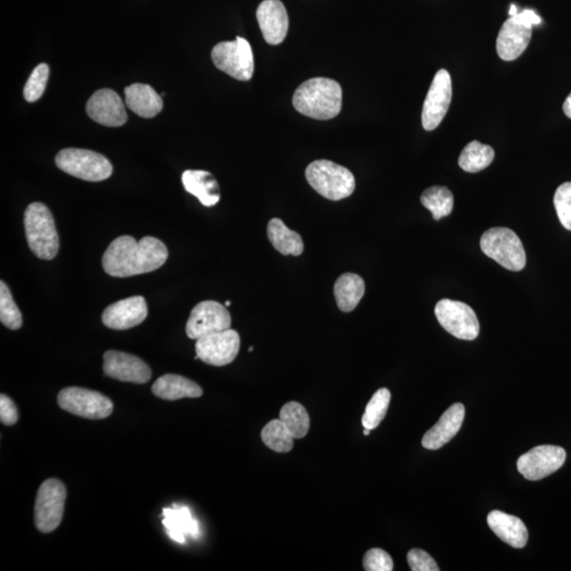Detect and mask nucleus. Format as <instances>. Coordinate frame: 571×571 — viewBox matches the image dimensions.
<instances>
[{"label":"nucleus","mask_w":571,"mask_h":571,"mask_svg":"<svg viewBox=\"0 0 571 571\" xmlns=\"http://www.w3.org/2000/svg\"><path fill=\"white\" fill-rule=\"evenodd\" d=\"M169 258L168 248L156 237L146 236L140 242L125 235L110 243L103 255V269L110 276L130 277L163 267Z\"/></svg>","instance_id":"nucleus-1"},{"label":"nucleus","mask_w":571,"mask_h":571,"mask_svg":"<svg viewBox=\"0 0 571 571\" xmlns=\"http://www.w3.org/2000/svg\"><path fill=\"white\" fill-rule=\"evenodd\" d=\"M342 88L339 83L315 77L304 82L293 94V107L299 114L315 120L336 118L342 109Z\"/></svg>","instance_id":"nucleus-2"},{"label":"nucleus","mask_w":571,"mask_h":571,"mask_svg":"<svg viewBox=\"0 0 571 571\" xmlns=\"http://www.w3.org/2000/svg\"><path fill=\"white\" fill-rule=\"evenodd\" d=\"M28 246L38 258L52 260L57 257L59 238L53 215L45 204L33 202L24 216Z\"/></svg>","instance_id":"nucleus-3"},{"label":"nucleus","mask_w":571,"mask_h":571,"mask_svg":"<svg viewBox=\"0 0 571 571\" xmlns=\"http://www.w3.org/2000/svg\"><path fill=\"white\" fill-rule=\"evenodd\" d=\"M306 179L321 196L334 202L351 196L356 188L352 171L329 160L310 163L306 169Z\"/></svg>","instance_id":"nucleus-4"},{"label":"nucleus","mask_w":571,"mask_h":571,"mask_svg":"<svg viewBox=\"0 0 571 571\" xmlns=\"http://www.w3.org/2000/svg\"><path fill=\"white\" fill-rule=\"evenodd\" d=\"M480 249L488 258L510 271L526 267V252L519 237L508 228H492L482 234Z\"/></svg>","instance_id":"nucleus-5"},{"label":"nucleus","mask_w":571,"mask_h":571,"mask_svg":"<svg viewBox=\"0 0 571 571\" xmlns=\"http://www.w3.org/2000/svg\"><path fill=\"white\" fill-rule=\"evenodd\" d=\"M542 19L532 10L512 16L501 28L496 41L498 57L507 62L517 59L528 47L532 27L540 25Z\"/></svg>","instance_id":"nucleus-6"},{"label":"nucleus","mask_w":571,"mask_h":571,"mask_svg":"<svg viewBox=\"0 0 571 571\" xmlns=\"http://www.w3.org/2000/svg\"><path fill=\"white\" fill-rule=\"evenodd\" d=\"M58 168L76 178L98 182L109 178L113 164L103 155L81 148H66L55 157Z\"/></svg>","instance_id":"nucleus-7"},{"label":"nucleus","mask_w":571,"mask_h":571,"mask_svg":"<svg viewBox=\"0 0 571 571\" xmlns=\"http://www.w3.org/2000/svg\"><path fill=\"white\" fill-rule=\"evenodd\" d=\"M67 491L62 481L50 479L37 491L35 522L38 531L50 534L62 523Z\"/></svg>","instance_id":"nucleus-8"},{"label":"nucleus","mask_w":571,"mask_h":571,"mask_svg":"<svg viewBox=\"0 0 571 571\" xmlns=\"http://www.w3.org/2000/svg\"><path fill=\"white\" fill-rule=\"evenodd\" d=\"M216 68L238 81H250L254 72V59L250 44L245 38L218 44L212 50Z\"/></svg>","instance_id":"nucleus-9"},{"label":"nucleus","mask_w":571,"mask_h":571,"mask_svg":"<svg viewBox=\"0 0 571 571\" xmlns=\"http://www.w3.org/2000/svg\"><path fill=\"white\" fill-rule=\"evenodd\" d=\"M58 404L66 412L92 420L107 418L114 411V403L108 397L82 387H66L60 391Z\"/></svg>","instance_id":"nucleus-10"},{"label":"nucleus","mask_w":571,"mask_h":571,"mask_svg":"<svg viewBox=\"0 0 571 571\" xmlns=\"http://www.w3.org/2000/svg\"><path fill=\"white\" fill-rule=\"evenodd\" d=\"M435 314L443 329L457 339L472 341L480 335L478 315L467 304L441 299L436 305Z\"/></svg>","instance_id":"nucleus-11"},{"label":"nucleus","mask_w":571,"mask_h":571,"mask_svg":"<svg viewBox=\"0 0 571 571\" xmlns=\"http://www.w3.org/2000/svg\"><path fill=\"white\" fill-rule=\"evenodd\" d=\"M231 314L224 305L215 301H204L193 308L188 318L186 332L192 340L231 329Z\"/></svg>","instance_id":"nucleus-12"},{"label":"nucleus","mask_w":571,"mask_h":571,"mask_svg":"<svg viewBox=\"0 0 571 571\" xmlns=\"http://www.w3.org/2000/svg\"><path fill=\"white\" fill-rule=\"evenodd\" d=\"M241 337L233 329L215 332L196 342V353L202 362L212 366L232 363L240 353Z\"/></svg>","instance_id":"nucleus-13"},{"label":"nucleus","mask_w":571,"mask_h":571,"mask_svg":"<svg viewBox=\"0 0 571 571\" xmlns=\"http://www.w3.org/2000/svg\"><path fill=\"white\" fill-rule=\"evenodd\" d=\"M452 99L451 75L445 69L437 71L430 86L424 103L423 120L424 129L431 131L440 125L448 113Z\"/></svg>","instance_id":"nucleus-14"},{"label":"nucleus","mask_w":571,"mask_h":571,"mask_svg":"<svg viewBox=\"0 0 571 571\" xmlns=\"http://www.w3.org/2000/svg\"><path fill=\"white\" fill-rule=\"evenodd\" d=\"M567 452L557 446L532 448L518 460V470L528 480H540L556 472L565 463Z\"/></svg>","instance_id":"nucleus-15"},{"label":"nucleus","mask_w":571,"mask_h":571,"mask_svg":"<svg viewBox=\"0 0 571 571\" xmlns=\"http://www.w3.org/2000/svg\"><path fill=\"white\" fill-rule=\"evenodd\" d=\"M103 369L109 378L130 384L146 385L152 379V370L142 359L118 351L104 353Z\"/></svg>","instance_id":"nucleus-16"},{"label":"nucleus","mask_w":571,"mask_h":571,"mask_svg":"<svg viewBox=\"0 0 571 571\" xmlns=\"http://www.w3.org/2000/svg\"><path fill=\"white\" fill-rule=\"evenodd\" d=\"M147 315L146 298L136 296L109 305L104 310L102 321L110 329L126 330L143 323Z\"/></svg>","instance_id":"nucleus-17"},{"label":"nucleus","mask_w":571,"mask_h":571,"mask_svg":"<svg viewBox=\"0 0 571 571\" xmlns=\"http://www.w3.org/2000/svg\"><path fill=\"white\" fill-rule=\"evenodd\" d=\"M86 112L93 121L104 126L119 127L127 121L123 101L112 90H101L94 93L87 102Z\"/></svg>","instance_id":"nucleus-18"},{"label":"nucleus","mask_w":571,"mask_h":571,"mask_svg":"<svg viewBox=\"0 0 571 571\" xmlns=\"http://www.w3.org/2000/svg\"><path fill=\"white\" fill-rule=\"evenodd\" d=\"M257 18L265 41L269 45H280L285 41L289 29V19L281 0H264L258 5Z\"/></svg>","instance_id":"nucleus-19"},{"label":"nucleus","mask_w":571,"mask_h":571,"mask_svg":"<svg viewBox=\"0 0 571 571\" xmlns=\"http://www.w3.org/2000/svg\"><path fill=\"white\" fill-rule=\"evenodd\" d=\"M464 414L465 409L462 403H456L448 408L433 428L426 432L421 441L424 448L438 450L451 441L462 428Z\"/></svg>","instance_id":"nucleus-20"},{"label":"nucleus","mask_w":571,"mask_h":571,"mask_svg":"<svg viewBox=\"0 0 571 571\" xmlns=\"http://www.w3.org/2000/svg\"><path fill=\"white\" fill-rule=\"evenodd\" d=\"M488 525L500 539L513 548H524L528 542V530L523 520L498 510L488 515Z\"/></svg>","instance_id":"nucleus-21"},{"label":"nucleus","mask_w":571,"mask_h":571,"mask_svg":"<svg viewBox=\"0 0 571 571\" xmlns=\"http://www.w3.org/2000/svg\"><path fill=\"white\" fill-rule=\"evenodd\" d=\"M181 180L186 191L197 197L204 207H214L219 202L218 182L209 171L188 170L182 174Z\"/></svg>","instance_id":"nucleus-22"},{"label":"nucleus","mask_w":571,"mask_h":571,"mask_svg":"<svg viewBox=\"0 0 571 571\" xmlns=\"http://www.w3.org/2000/svg\"><path fill=\"white\" fill-rule=\"evenodd\" d=\"M127 107L141 118H154L163 108V98L152 86L136 83L125 88Z\"/></svg>","instance_id":"nucleus-23"},{"label":"nucleus","mask_w":571,"mask_h":571,"mask_svg":"<svg viewBox=\"0 0 571 571\" xmlns=\"http://www.w3.org/2000/svg\"><path fill=\"white\" fill-rule=\"evenodd\" d=\"M155 396L163 400L176 401L182 398H199L202 389L195 382L179 375L168 374L160 377L152 386Z\"/></svg>","instance_id":"nucleus-24"},{"label":"nucleus","mask_w":571,"mask_h":571,"mask_svg":"<svg viewBox=\"0 0 571 571\" xmlns=\"http://www.w3.org/2000/svg\"><path fill=\"white\" fill-rule=\"evenodd\" d=\"M163 525L166 534L175 542H186V535L194 539L199 536V524L192 518L190 509L186 507L165 508L163 510Z\"/></svg>","instance_id":"nucleus-25"},{"label":"nucleus","mask_w":571,"mask_h":571,"mask_svg":"<svg viewBox=\"0 0 571 571\" xmlns=\"http://www.w3.org/2000/svg\"><path fill=\"white\" fill-rule=\"evenodd\" d=\"M334 292L341 312L351 313L364 297L365 282L358 274H344L337 280Z\"/></svg>","instance_id":"nucleus-26"},{"label":"nucleus","mask_w":571,"mask_h":571,"mask_svg":"<svg viewBox=\"0 0 571 571\" xmlns=\"http://www.w3.org/2000/svg\"><path fill=\"white\" fill-rule=\"evenodd\" d=\"M268 238L275 250L282 255L298 257L304 251V242L297 232L292 231L280 218L269 221Z\"/></svg>","instance_id":"nucleus-27"},{"label":"nucleus","mask_w":571,"mask_h":571,"mask_svg":"<svg viewBox=\"0 0 571 571\" xmlns=\"http://www.w3.org/2000/svg\"><path fill=\"white\" fill-rule=\"evenodd\" d=\"M495 155L491 147L479 141H472L463 149L458 164L467 173H479L492 163Z\"/></svg>","instance_id":"nucleus-28"},{"label":"nucleus","mask_w":571,"mask_h":571,"mask_svg":"<svg viewBox=\"0 0 571 571\" xmlns=\"http://www.w3.org/2000/svg\"><path fill=\"white\" fill-rule=\"evenodd\" d=\"M423 206L431 210L435 220H440L452 213L454 196L446 186H432L426 188L420 197Z\"/></svg>","instance_id":"nucleus-29"},{"label":"nucleus","mask_w":571,"mask_h":571,"mask_svg":"<svg viewBox=\"0 0 571 571\" xmlns=\"http://www.w3.org/2000/svg\"><path fill=\"white\" fill-rule=\"evenodd\" d=\"M260 436L265 445L276 453L290 452L295 446V437L280 418L266 424Z\"/></svg>","instance_id":"nucleus-30"},{"label":"nucleus","mask_w":571,"mask_h":571,"mask_svg":"<svg viewBox=\"0 0 571 571\" xmlns=\"http://www.w3.org/2000/svg\"><path fill=\"white\" fill-rule=\"evenodd\" d=\"M280 419L285 424L295 440H302L308 434L310 417L301 403L291 401L282 408Z\"/></svg>","instance_id":"nucleus-31"},{"label":"nucleus","mask_w":571,"mask_h":571,"mask_svg":"<svg viewBox=\"0 0 571 571\" xmlns=\"http://www.w3.org/2000/svg\"><path fill=\"white\" fill-rule=\"evenodd\" d=\"M391 397V392L387 389H380L374 393L366 406L362 417L364 429L371 431L378 428L389 411Z\"/></svg>","instance_id":"nucleus-32"},{"label":"nucleus","mask_w":571,"mask_h":571,"mask_svg":"<svg viewBox=\"0 0 571 571\" xmlns=\"http://www.w3.org/2000/svg\"><path fill=\"white\" fill-rule=\"evenodd\" d=\"M0 321L11 330H18L23 326V315L4 281L0 282Z\"/></svg>","instance_id":"nucleus-33"},{"label":"nucleus","mask_w":571,"mask_h":571,"mask_svg":"<svg viewBox=\"0 0 571 571\" xmlns=\"http://www.w3.org/2000/svg\"><path fill=\"white\" fill-rule=\"evenodd\" d=\"M48 79L49 66L47 64L38 65L25 85L24 97L28 102H36L42 98L45 92Z\"/></svg>","instance_id":"nucleus-34"},{"label":"nucleus","mask_w":571,"mask_h":571,"mask_svg":"<svg viewBox=\"0 0 571 571\" xmlns=\"http://www.w3.org/2000/svg\"><path fill=\"white\" fill-rule=\"evenodd\" d=\"M553 203L562 226L571 231V182H565L558 187Z\"/></svg>","instance_id":"nucleus-35"},{"label":"nucleus","mask_w":571,"mask_h":571,"mask_svg":"<svg viewBox=\"0 0 571 571\" xmlns=\"http://www.w3.org/2000/svg\"><path fill=\"white\" fill-rule=\"evenodd\" d=\"M363 567L366 571H392L393 562L390 554L384 549L373 548L365 553Z\"/></svg>","instance_id":"nucleus-36"},{"label":"nucleus","mask_w":571,"mask_h":571,"mask_svg":"<svg viewBox=\"0 0 571 571\" xmlns=\"http://www.w3.org/2000/svg\"><path fill=\"white\" fill-rule=\"evenodd\" d=\"M409 568L413 571H440L434 559L421 549H412L408 553Z\"/></svg>","instance_id":"nucleus-37"},{"label":"nucleus","mask_w":571,"mask_h":571,"mask_svg":"<svg viewBox=\"0 0 571 571\" xmlns=\"http://www.w3.org/2000/svg\"><path fill=\"white\" fill-rule=\"evenodd\" d=\"M19 411L8 396H0V420L4 425H14L19 421Z\"/></svg>","instance_id":"nucleus-38"},{"label":"nucleus","mask_w":571,"mask_h":571,"mask_svg":"<svg viewBox=\"0 0 571 571\" xmlns=\"http://www.w3.org/2000/svg\"><path fill=\"white\" fill-rule=\"evenodd\" d=\"M563 110L565 115H567L568 118L571 119V93L567 98V99H565V102L563 105Z\"/></svg>","instance_id":"nucleus-39"},{"label":"nucleus","mask_w":571,"mask_h":571,"mask_svg":"<svg viewBox=\"0 0 571 571\" xmlns=\"http://www.w3.org/2000/svg\"><path fill=\"white\" fill-rule=\"evenodd\" d=\"M518 13L519 12H518L517 5L512 4V7H510V10H509L510 18H512V16L517 15Z\"/></svg>","instance_id":"nucleus-40"},{"label":"nucleus","mask_w":571,"mask_h":571,"mask_svg":"<svg viewBox=\"0 0 571 571\" xmlns=\"http://www.w3.org/2000/svg\"><path fill=\"white\" fill-rule=\"evenodd\" d=\"M363 434H364L365 436H369V435L370 434V430H369V429H364Z\"/></svg>","instance_id":"nucleus-41"},{"label":"nucleus","mask_w":571,"mask_h":571,"mask_svg":"<svg viewBox=\"0 0 571 571\" xmlns=\"http://www.w3.org/2000/svg\"><path fill=\"white\" fill-rule=\"evenodd\" d=\"M225 306H226V307H230V306H231V302H230V301H226V302Z\"/></svg>","instance_id":"nucleus-42"},{"label":"nucleus","mask_w":571,"mask_h":571,"mask_svg":"<svg viewBox=\"0 0 571 571\" xmlns=\"http://www.w3.org/2000/svg\"><path fill=\"white\" fill-rule=\"evenodd\" d=\"M253 351H254L253 347L249 348V352H253Z\"/></svg>","instance_id":"nucleus-43"}]
</instances>
